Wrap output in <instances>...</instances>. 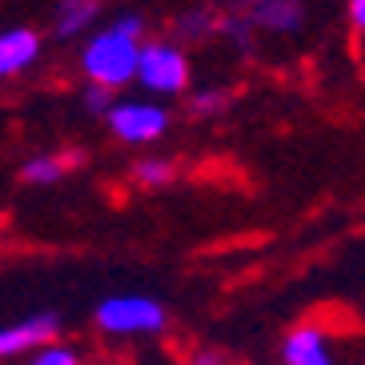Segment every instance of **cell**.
<instances>
[{
  "mask_svg": "<svg viewBox=\"0 0 365 365\" xmlns=\"http://www.w3.org/2000/svg\"><path fill=\"white\" fill-rule=\"evenodd\" d=\"M145 21L137 12H120L113 21L97 24L93 33H85L81 44V73H85L88 88L101 93H120L125 85H133L137 76V56L145 44Z\"/></svg>",
  "mask_w": 365,
  "mask_h": 365,
  "instance_id": "obj_1",
  "label": "cell"
},
{
  "mask_svg": "<svg viewBox=\"0 0 365 365\" xmlns=\"http://www.w3.org/2000/svg\"><path fill=\"white\" fill-rule=\"evenodd\" d=\"M149 97H181L189 81H193V65L181 41L169 36H145L137 56V76H133Z\"/></svg>",
  "mask_w": 365,
  "mask_h": 365,
  "instance_id": "obj_2",
  "label": "cell"
},
{
  "mask_svg": "<svg viewBox=\"0 0 365 365\" xmlns=\"http://www.w3.org/2000/svg\"><path fill=\"white\" fill-rule=\"evenodd\" d=\"M101 117H105L108 133L125 145H153L169 133V108L161 101H113Z\"/></svg>",
  "mask_w": 365,
  "mask_h": 365,
  "instance_id": "obj_3",
  "label": "cell"
},
{
  "mask_svg": "<svg viewBox=\"0 0 365 365\" xmlns=\"http://www.w3.org/2000/svg\"><path fill=\"white\" fill-rule=\"evenodd\" d=\"M249 33L293 36L305 24V0H229V9Z\"/></svg>",
  "mask_w": 365,
  "mask_h": 365,
  "instance_id": "obj_4",
  "label": "cell"
},
{
  "mask_svg": "<svg viewBox=\"0 0 365 365\" xmlns=\"http://www.w3.org/2000/svg\"><path fill=\"white\" fill-rule=\"evenodd\" d=\"M97 325L108 333H153L165 325V305L153 297H108L97 305Z\"/></svg>",
  "mask_w": 365,
  "mask_h": 365,
  "instance_id": "obj_5",
  "label": "cell"
},
{
  "mask_svg": "<svg viewBox=\"0 0 365 365\" xmlns=\"http://www.w3.org/2000/svg\"><path fill=\"white\" fill-rule=\"evenodd\" d=\"M41 33L29 29V24H12V29H0V81H12V76H24L29 68L41 61Z\"/></svg>",
  "mask_w": 365,
  "mask_h": 365,
  "instance_id": "obj_6",
  "label": "cell"
},
{
  "mask_svg": "<svg viewBox=\"0 0 365 365\" xmlns=\"http://www.w3.org/2000/svg\"><path fill=\"white\" fill-rule=\"evenodd\" d=\"M56 313H41V317H29L21 325H9L0 329V357H16V354H29V349H41L56 337Z\"/></svg>",
  "mask_w": 365,
  "mask_h": 365,
  "instance_id": "obj_7",
  "label": "cell"
},
{
  "mask_svg": "<svg viewBox=\"0 0 365 365\" xmlns=\"http://www.w3.org/2000/svg\"><path fill=\"white\" fill-rule=\"evenodd\" d=\"M101 4H105V0H61L56 12H53L56 41H76V36L93 33L101 24Z\"/></svg>",
  "mask_w": 365,
  "mask_h": 365,
  "instance_id": "obj_8",
  "label": "cell"
},
{
  "mask_svg": "<svg viewBox=\"0 0 365 365\" xmlns=\"http://www.w3.org/2000/svg\"><path fill=\"white\" fill-rule=\"evenodd\" d=\"M281 357H285V365H333L325 333L317 329V325H297V329L285 337Z\"/></svg>",
  "mask_w": 365,
  "mask_h": 365,
  "instance_id": "obj_9",
  "label": "cell"
},
{
  "mask_svg": "<svg viewBox=\"0 0 365 365\" xmlns=\"http://www.w3.org/2000/svg\"><path fill=\"white\" fill-rule=\"evenodd\" d=\"M81 165V153H41L33 161L21 165V181L29 185H56L68 169Z\"/></svg>",
  "mask_w": 365,
  "mask_h": 365,
  "instance_id": "obj_10",
  "label": "cell"
},
{
  "mask_svg": "<svg viewBox=\"0 0 365 365\" xmlns=\"http://www.w3.org/2000/svg\"><path fill=\"white\" fill-rule=\"evenodd\" d=\"M217 21H221V9L193 4L177 16V36L181 41H209V36H217Z\"/></svg>",
  "mask_w": 365,
  "mask_h": 365,
  "instance_id": "obj_11",
  "label": "cell"
},
{
  "mask_svg": "<svg viewBox=\"0 0 365 365\" xmlns=\"http://www.w3.org/2000/svg\"><path fill=\"white\" fill-rule=\"evenodd\" d=\"M133 181L145 185V189H161V185L173 181V161H165V157H145V161L133 165Z\"/></svg>",
  "mask_w": 365,
  "mask_h": 365,
  "instance_id": "obj_12",
  "label": "cell"
},
{
  "mask_svg": "<svg viewBox=\"0 0 365 365\" xmlns=\"http://www.w3.org/2000/svg\"><path fill=\"white\" fill-rule=\"evenodd\" d=\"M29 365H81V357H76V349H68V345H41Z\"/></svg>",
  "mask_w": 365,
  "mask_h": 365,
  "instance_id": "obj_13",
  "label": "cell"
},
{
  "mask_svg": "<svg viewBox=\"0 0 365 365\" xmlns=\"http://www.w3.org/2000/svg\"><path fill=\"white\" fill-rule=\"evenodd\" d=\"M225 105H229V93H217V88H201L189 108H193L197 117H213V113H221Z\"/></svg>",
  "mask_w": 365,
  "mask_h": 365,
  "instance_id": "obj_14",
  "label": "cell"
},
{
  "mask_svg": "<svg viewBox=\"0 0 365 365\" xmlns=\"http://www.w3.org/2000/svg\"><path fill=\"white\" fill-rule=\"evenodd\" d=\"M345 21H349L354 33H361L365 29V0H345Z\"/></svg>",
  "mask_w": 365,
  "mask_h": 365,
  "instance_id": "obj_15",
  "label": "cell"
},
{
  "mask_svg": "<svg viewBox=\"0 0 365 365\" xmlns=\"http://www.w3.org/2000/svg\"><path fill=\"white\" fill-rule=\"evenodd\" d=\"M85 105L93 108V113H105L113 101H108V93H101V88H88V93H85Z\"/></svg>",
  "mask_w": 365,
  "mask_h": 365,
  "instance_id": "obj_16",
  "label": "cell"
},
{
  "mask_svg": "<svg viewBox=\"0 0 365 365\" xmlns=\"http://www.w3.org/2000/svg\"><path fill=\"white\" fill-rule=\"evenodd\" d=\"M193 365H221V354H197Z\"/></svg>",
  "mask_w": 365,
  "mask_h": 365,
  "instance_id": "obj_17",
  "label": "cell"
}]
</instances>
